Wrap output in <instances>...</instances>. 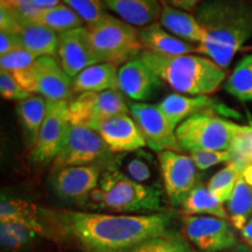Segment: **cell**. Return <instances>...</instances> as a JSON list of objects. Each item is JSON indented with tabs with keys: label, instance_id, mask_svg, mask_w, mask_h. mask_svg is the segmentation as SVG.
Wrapping results in <instances>:
<instances>
[{
	"label": "cell",
	"instance_id": "obj_1",
	"mask_svg": "<svg viewBox=\"0 0 252 252\" xmlns=\"http://www.w3.org/2000/svg\"><path fill=\"white\" fill-rule=\"evenodd\" d=\"M54 239H67L82 252H130L151 237L172 228L174 214L113 215L42 208Z\"/></svg>",
	"mask_w": 252,
	"mask_h": 252
},
{
	"label": "cell",
	"instance_id": "obj_2",
	"mask_svg": "<svg viewBox=\"0 0 252 252\" xmlns=\"http://www.w3.org/2000/svg\"><path fill=\"white\" fill-rule=\"evenodd\" d=\"M204 40L197 52L226 69L252 37V11L239 0H206L196 9Z\"/></svg>",
	"mask_w": 252,
	"mask_h": 252
},
{
	"label": "cell",
	"instance_id": "obj_3",
	"mask_svg": "<svg viewBox=\"0 0 252 252\" xmlns=\"http://www.w3.org/2000/svg\"><path fill=\"white\" fill-rule=\"evenodd\" d=\"M140 58L163 83L188 96H208L226 78L224 69L204 56H167L143 50Z\"/></svg>",
	"mask_w": 252,
	"mask_h": 252
},
{
	"label": "cell",
	"instance_id": "obj_4",
	"mask_svg": "<svg viewBox=\"0 0 252 252\" xmlns=\"http://www.w3.org/2000/svg\"><path fill=\"white\" fill-rule=\"evenodd\" d=\"M91 209L116 213H161L162 190L131 180L117 169L104 172L99 185L86 200Z\"/></svg>",
	"mask_w": 252,
	"mask_h": 252
},
{
	"label": "cell",
	"instance_id": "obj_5",
	"mask_svg": "<svg viewBox=\"0 0 252 252\" xmlns=\"http://www.w3.org/2000/svg\"><path fill=\"white\" fill-rule=\"evenodd\" d=\"M247 126L238 125L214 111H203L182 122L176 128V138L181 150L231 151L235 141Z\"/></svg>",
	"mask_w": 252,
	"mask_h": 252
},
{
	"label": "cell",
	"instance_id": "obj_6",
	"mask_svg": "<svg viewBox=\"0 0 252 252\" xmlns=\"http://www.w3.org/2000/svg\"><path fill=\"white\" fill-rule=\"evenodd\" d=\"M99 62L123 65L143 52L139 31L122 19L108 14L94 26H87Z\"/></svg>",
	"mask_w": 252,
	"mask_h": 252
},
{
	"label": "cell",
	"instance_id": "obj_7",
	"mask_svg": "<svg viewBox=\"0 0 252 252\" xmlns=\"http://www.w3.org/2000/svg\"><path fill=\"white\" fill-rule=\"evenodd\" d=\"M18 83L28 94H36L50 102L67 100L72 94L71 77L53 56H41L24 70L14 72Z\"/></svg>",
	"mask_w": 252,
	"mask_h": 252
},
{
	"label": "cell",
	"instance_id": "obj_8",
	"mask_svg": "<svg viewBox=\"0 0 252 252\" xmlns=\"http://www.w3.org/2000/svg\"><path fill=\"white\" fill-rule=\"evenodd\" d=\"M130 108L121 90H106L102 93H83L69 102L71 125L83 126L97 131L106 119L127 115Z\"/></svg>",
	"mask_w": 252,
	"mask_h": 252
},
{
	"label": "cell",
	"instance_id": "obj_9",
	"mask_svg": "<svg viewBox=\"0 0 252 252\" xmlns=\"http://www.w3.org/2000/svg\"><path fill=\"white\" fill-rule=\"evenodd\" d=\"M184 235L197 252L228 251L239 243L231 222L214 216L187 215Z\"/></svg>",
	"mask_w": 252,
	"mask_h": 252
},
{
	"label": "cell",
	"instance_id": "obj_10",
	"mask_svg": "<svg viewBox=\"0 0 252 252\" xmlns=\"http://www.w3.org/2000/svg\"><path fill=\"white\" fill-rule=\"evenodd\" d=\"M163 188L172 207H182L188 194L198 185V171L191 157L176 151L158 153Z\"/></svg>",
	"mask_w": 252,
	"mask_h": 252
},
{
	"label": "cell",
	"instance_id": "obj_11",
	"mask_svg": "<svg viewBox=\"0 0 252 252\" xmlns=\"http://www.w3.org/2000/svg\"><path fill=\"white\" fill-rule=\"evenodd\" d=\"M112 153L96 131L83 126L70 125L64 143L54 160V168L97 165V161Z\"/></svg>",
	"mask_w": 252,
	"mask_h": 252
},
{
	"label": "cell",
	"instance_id": "obj_12",
	"mask_svg": "<svg viewBox=\"0 0 252 252\" xmlns=\"http://www.w3.org/2000/svg\"><path fill=\"white\" fill-rule=\"evenodd\" d=\"M70 125L68 100H47L46 117L32 149L31 159L39 163L55 160Z\"/></svg>",
	"mask_w": 252,
	"mask_h": 252
},
{
	"label": "cell",
	"instance_id": "obj_13",
	"mask_svg": "<svg viewBox=\"0 0 252 252\" xmlns=\"http://www.w3.org/2000/svg\"><path fill=\"white\" fill-rule=\"evenodd\" d=\"M128 108L151 150L158 153L162 151H182L176 138V127L172 125L159 106L132 102L128 104Z\"/></svg>",
	"mask_w": 252,
	"mask_h": 252
},
{
	"label": "cell",
	"instance_id": "obj_14",
	"mask_svg": "<svg viewBox=\"0 0 252 252\" xmlns=\"http://www.w3.org/2000/svg\"><path fill=\"white\" fill-rule=\"evenodd\" d=\"M102 172L98 165L70 166L55 169L52 187L59 197L84 203L90 193L98 187Z\"/></svg>",
	"mask_w": 252,
	"mask_h": 252
},
{
	"label": "cell",
	"instance_id": "obj_15",
	"mask_svg": "<svg viewBox=\"0 0 252 252\" xmlns=\"http://www.w3.org/2000/svg\"><path fill=\"white\" fill-rule=\"evenodd\" d=\"M58 55L63 70L71 78L76 77L90 65L100 63L87 27L75 28L59 34Z\"/></svg>",
	"mask_w": 252,
	"mask_h": 252
},
{
	"label": "cell",
	"instance_id": "obj_16",
	"mask_svg": "<svg viewBox=\"0 0 252 252\" xmlns=\"http://www.w3.org/2000/svg\"><path fill=\"white\" fill-rule=\"evenodd\" d=\"M118 86L126 97L144 103L161 88L162 81L139 55L118 69Z\"/></svg>",
	"mask_w": 252,
	"mask_h": 252
},
{
	"label": "cell",
	"instance_id": "obj_17",
	"mask_svg": "<svg viewBox=\"0 0 252 252\" xmlns=\"http://www.w3.org/2000/svg\"><path fill=\"white\" fill-rule=\"evenodd\" d=\"M158 106L176 128L186 119L203 111H214L219 115L228 116V117L238 116V113L232 111L224 104L219 103L215 98L209 96H188V94H171L158 104Z\"/></svg>",
	"mask_w": 252,
	"mask_h": 252
},
{
	"label": "cell",
	"instance_id": "obj_18",
	"mask_svg": "<svg viewBox=\"0 0 252 252\" xmlns=\"http://www.w3.org/2000/svg\"><path fill=\"white\" fill-rule=\"evenodd\" d=\"M97 133L112 153H127L139 151L146 146L139 126L128 115H121L104 121Z\"/></svg>",
	"mask_w": 252,
	"mask_h": 252
},
{
	"label": "cell",
	"instance_id": "obj_19",
	"mask_svg": "<svg viewBox=\"0 0 252 252\" xmlns=\"http://www.w3.org/2000/svg\"><path fill=\"white\" fill-rule=\"evenodd\" d=\"M105 7L134 27H146L160 19V0H103Z\"/></svg>",
	"mask_w": 252,
	"mask_h": 252
},
{
	"label": "cell",
	"instance_id": "obj_20",
	"mask_svg": "<svg viewBox=\"0 0 252 252\" xmlns=\"http://www.w3.org/2000/svg\"><path fill=\"white\" fill-rule=\"evenodd\" d=\"M139 40L143 50L158 55H187L191 52H197V47L174 36L159 23L149 25L139 30Z\"/></svg>",
	"mask_w": 252,
	"mask_h": 252
},
{
	"label": "cell",
	"instance_id": "obj_21",
	"mask_svg": "<svg viewBox=\"0 0 252 252\" xmlns=\"http://www.w3.org/2000/svg\"><path fill=\"white\" fill-rule=\"evenodd\" d=\"M50 238L46 230L20 220H0V244L2 252H25L40 239Z\"/></svg>",
	"mask_w": 252,
	"mask_h": 252
},
{
	"label": "cell",
	"instance_id": "obj_22",
	"mask_svg": "<svg viewBox=\"0 0 252 252\" xmlns=\"http://www.w3.org/2000/svg\"><path fill=\"white\" fill-rule=\"evenodd\" d=\"M17 15V14H15ZM18 17V15H17ZM21 46L36 58L41 56H54L59 48V35L54 31L41 26L26 18L18 17Z\"/></svg>",
	"mask_w": 252,
	"mask_h": 252
},
{
	"label": "cell",
	"instance_id": "obj_23",
	"mask_svg": "<svg viewBox=\"0 0 252 252\" xmlns=\"http://www.w3.org/2000/svg\"><path fill=\"white\" fill-rule=\"evenodd\" d=\"M117 68V65L108 62L90 65L74 77L72 90L78 94L119 90Z\"/></svg>",
	"mask_w": 252,
	"mask_h": 252
},
{
	"label": "cell",
	"instance_id": "obj_24",
	"mask_svg": "<svg viewBox=\"0 0 252 252\" xmlns=\"http://www.w3.org/2000/svg\"><path fill=\"white\" fill-rule=\"evenodd\" d=\"M159 24L179 39L201 45L204 40V32L195 15L171 6L162 5Z\"/></svg>",
	"mask_w": 252,
	"mask_h": 252
},
{
	"label": "cell",
	"instance_id": "obj_25",
	"mask_svg": "<svg viewBox=\"0 0 252 252\" xmlns=\"http://www.w3.org/2000/svg\"><path fill=\"white\" fill-rule=\"evenodd\" d=\"M0 220H20L28 224L39 226L46 230L50 238L52 234L42 215V208L36 207L34 203L20 198L8 197L2 195L0 202Z\"/></svg>",
	"mask_w": 252,
	"mask_h": 252
},
{
	"label": "cell",
	"instance_id": "obj_26",
	"mask_svg": "<svg viewBox=\"0 0 252 252\" xmlns=\"http://www.w3.org/2000/svg\"><path fill=\"white\" fill-rule=\"evenodd\" d=\"M229 220L236 230H243L252 215V187L239 176L231 196L225 202Z\"/></svg>",
	"mask_w": 252,
	"mask_h": 252
},
{
	"label": "cell",
	"instance_id": "obj_27",
	"mask_svg": "<svg viewBox=\"0 0 252 252\" xmlns=\"http://www.w3.org/2000/svg\"><path fill=\"white\" fill-rule=\"evenodd\" d=\"M184 212L187 215L195 214H207L209 216L220 217V219L229 220V214L223 206V202L217 198L209 188L204 187L202 184H198L185 200Z\"/></svg>",
	"mask_w": 252,
	"mask_h": 252
},
{
	"label": "cell",
	"instance_id": "obj_28",
	"mask_svg": "<svg viewBox=\"0 0 252 252\" xmlns=\"http://www.w3.org/2000/svg\"><path fill=\"white\" fill-rule=\"evenodd\" d=\"M17 111L25 131L34 145L46 117L47 99L39 94H33L18 103Z\"/></svg>",
	"mask_w": 252,
	"mask_h": 252
},
{
	"label": "cell",
	"instance_id": "obj_29",
	"mask_svg": "<svg viewBox=\"0 0 252 252\" xmlns=\"http://www.w3.org/2000/svg\"><path fill=\"white\" fill-rule=\"evenodd\" d=\"M28 20L49 28L58 34L83 27L84 25V21L65 4H60L54 8L41 12Z\"/></svg>",
	"mask_w": 252,
	"mask_h": 252
},
{
	"label": "cell",
	"instance_id": "obj_30",
	"mask_svg": "<svg viewBox=\"0 0 252 252\" xmlns=\"http://www.w3.org/2000/svg\"><path fill=\"white\" fill-rule=\"evenodd\" d=\"M130 252H197L185 235L173 228L151 237Z\"/></svg>",
	"mask_w": 252,
	"mask_h": 252
},
{
	"label": "cell",
	"instance_id": "obj_31",
	"mask_svg": "<svg viewBox=\"0 0 252 252\" xmlns=\"http://www.w3.org/2000/svg\"><path fill=\"white\" fill-rule=\"evenodd\" d=\"M226 93L242 100H252V54L245 56L238 62L230 76L224 82Z\"/></svg>",
	"mask_w": 252,
	"mask_h": 252
},
{
	"label": "cell",
	"instance_id": "obj_32",
	"mask_svg": "<svg viewBox=\"0 0 252 252\" xmlns=\"http://www.w3.org/2000/svg\"><path fill=\"white\" fill-rule=\"evenodd\" d=\"M242 171H243V168L241 166L237 165L235 161H230L224 168L217 172L210 179L207 187L220 202L225 203L231 196L237 180L242 175Z\"/></svg>",
	"mask_w": 252,
	"mask_h": 252
},
{
	"label": "cell",
	"instance_id": "obj_33",
	"mask_svg": "<svg viewBox=\"0 0 252 252\" xmlns=\"http://www.w3.org/2000/svg\"><path fill=\"white\" fill-rule=\"evenodd\" d=\"M88 26L98 24L108 15L103 0H62Z\"/></svg>",
	"mask_w": 252,
	"mask_h": 252
},
{
	"label": "cell",
	"instance_id": "obj_34",
	"mask_svg": "<svg viewBox=\"0 0 252 252\" xmlns=\"http://www.w3.org/2000/svg\"><path fill=\"white\" fill-rule=\"evenodd\" d=\"M37 58L25 48H20L9 53L7 55L0 56V70L14 72L24 70L32 65Z\"/></svg>",
	"mask_w": 252,
	"mask_h": 252
},
{
	"label": "cell",
	"instance_id": "obj_35",
	"mask_svg": "<svg viewBox=\"0 0 252 252\" xmlns=\"http://www.w3.org/2000/svg\"><path fill=\"white\" fill-rule=\"evenodd\" d=\"M190 157L200 171H206L219 163L230 162L234 158L231 151H194Z\"/></svg>",
	"mask_w": 252,
	"mask_h": 252
},
{
	"label": "cell",
	"instance_id": "obj_36",
	"mask_svg": "<svg viewBox=\"0 0 252 252\" xmlns=\"http://www.w3.org/2000/svg\"><path fill=\"white\" fill-rule=\"evenodd\" d=\"M149 154H141L134 157L126 165V176L139 184H145L152 176L151 165L149 160Z\"/></svg>",
	"mask_w": 252,
	"mask_h": 252
},
{
	"label": "cell",
	"instance_id": "obj_37",
	"mask_svg": "<svg viewBox=\"0 0 252 252\" xmlns=\"http://www.w3.org/2000/svg\"><path fill=\"white\" fill-rule=\"evenodd\" d=\"M0 94L6 99L20 100L26 99L31 94L26 90L23 89V87L18 83L13 74L11 72L0 70Z\"/></svg>",
	"mask_w": 252,
	"mask_h": 252
},
{
	"label": "cell",
	"instance_id": "obj_38",
	"mask_svg": "<svg viewBox=\"0 0 252 252\" xmlns=\"http://www.w3.org/2000/svg\"><path fill=\"white\" fill-rule=\"evenodd\" d=\"M23 48L20 37L14 32H0V56Z\"/></svg>",
	"mask_w": 252,
	"mask_h": 252
},
{
	"label": "cell",
	"instance_id": "obj_39",
	"mask_svg": "<svg viewBox=\"0 0 252 252\" xmlns=\"http://www.w3.org/2000/svg\"><path fill=\"white\" fill-rule=\"evenodd\" d=\"M19 19L13 12L0 6V32H14L18 33Z\"/></svg>",
	"mask_w": 252,
	"mask_h": 252
},
{
	"label": "cell",
	"instance_id": "obj_40",
	"mask_svg": "<svg viewBox=\"0 0 252 252\" xmlns=\"http://www.w3.org/2000/svg\"><path fill=\"white\" fill-rule=\"evenodd\" d=\"M162 5L171 6V7L182 9V11L190 12L196 8L200 0H160Z\"/></svg>",
	"mask_w": 252,
	"mask_h": 252
},
{
	"label": "cell",
	"instance_id": "obj_41",
	"mask_svg": "<svg viewBox=\"0 0 252 252\" xmlns=\"http://www.w3.org/2000/svg\"><path fill=\"white\" fill-rule=\"evenodd\" d=\"M60 4H61V0H31V6L36 12V15L41 12L54 8Z\"/></svg>",
	"mask_w": 252,
	"mask_h": 252
},
{
	"label": "cell",
	"instance_id": "obj_42",
	"mask_svg": "<svg viewBox=\"0 0 252 252\" xmlns=\"http://www.w3.org/2000/svg\"><path fill=\"white\" fill-rule=\"evenodd\" d=\"M241 234H242V237H243V239L245 241V243L252 247V217L248 222V224L244 226L243 230H242Z\"/></svg>",
	"mask_w": 252,
	"mask_h": 252
},
{
	"label": "cell",
	"instance_id": "obj_43",
	"mask_svg": "<svg viewBox=\"0 0 252 252\" xmlns=\"http://www.w3.org/2000/svg\"><path fill=\"white\" fill-rule=\"evenodd\" d=\"M242 178L244 179V181L249 186L252 187V163H249V165L244 167L243 171H242Z\"/></svg>",
	"mask_w": 252,
	"mask_h": 252
},
{
	"label": "cell",
	"instance_id": "obj_44",
	"mask_svg": "<svg viewBox=\"0 0 252 252\" xmlns=\"http://www.w3.org/2000/svg\"><path fill=\"white\" fill-rule=\"evenodd\" d=\"M226 252H252V247L247 243H238L236 247L230 249Z\"/></svg>",
	"mask_w": 252,
	"mask_h": 252
}]
</instances>
